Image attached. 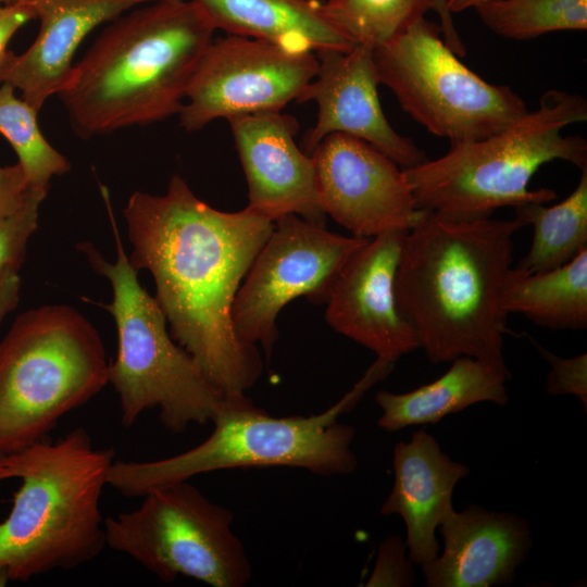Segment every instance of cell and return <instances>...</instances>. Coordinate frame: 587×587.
Returning <instances> with one entry per match:
<instances>
[{
  "label": "cell",
  "mask_w": 587,
  "mask_h": 587,
  "mask_svg": "<svg viewBox=\"0 0 587 587\" xmlns=\"http://www.w3.org/2000/svg\"><path fill=\"white\" fill-rule=\"evenodd\" d=\"M124 217L129 262L152 274L174 339L222 395L245 392L258 380L262 361L255 346L237 337L232 308L274 221L248 207L216 210L179 175L162 196L135 191Z\"/></svg>",
  "instance_id": "cell-1"
},
{
  "label": "cell",
  "mask_w": 587,
  "mask_h": 587,
  "mask_svg": "<svg viewBox=\"0 0 587 587\" xmlns=\"http://www.w3.org/2000/svg\"><path fill=\"white\" fill-rule=\"evenodd\" d=\"M523 226L516 216L463 220L424 211L405 233L395 296L432 363L471 357L510 373L501 292Z\"/></svg>",
  "instance_id": "cell-2"
},
{
  "label": "cell",
  "mask_w": 587,
  "mask_h": 587,
  "mask_svg": "<svg viewBox=\"0 0 587 587\" xmlns=\"http://www.w3.org/2000/svg\"><path fill=\"white\" fill-rule=\"evenodd\" d=\"M215 27L192 0H155L110 22L58 93L84 139L178 114Z\"/></svg>",
  "instance_id": "cell-3"
},
{
  "label": "cell",
  "mask_w": 587,
  "mask_h": 587,
  "mask_svg": "<svg viewBox=\"0 0 587 587\" xmlns=\"http://www.w3.org/2000/svg\"><path fill=\"white\" fill-rule=\"evenodd\" d=\"M113 458L112 449L93 447L83 427L0 454V480H22L0 522V565L11 580L72 570L102 552L100 500Z\"/></svg>",
  "instance_id": "cell-4"
},
{
  "label": "cell",
  "mask_w": 587,
  "mask_h": 587,
  "mask_svg": "<svg viewBox=\"0 0 587 587\" xmlns=\"http://www.w3.org/2000/svg\"><path fill=\"white\" fill-rule=\"evenodd\" d=\"M394 364L376 359L338 402L319 414L276 417L245 392L223 395L214 428L198 446L152 461H114L109 485L125 497L214 471L251 466L301 467L319 475H345L358 466L351 448L354 428L338 422Z\"/></svg>",
  "instance_id": "cell-5"
},
{
  "label": "cell",
  "mask_w": 587,
  "mask_h": 587,
  "mask_svg": "<svg viewBox=\"0 0 587 587\" xmlns=\"http://www.w3.org/2000/svg\"><path fill=\"white\" fill-rule=\"evenodd\" d=\"M586 120L583 96L546 91L535 110L502 130L450 146L442 157L404 170L417 209L469 220L489 217L503 207L554 200L553 190H530L528 184L541 165L554 160L587 165L586 139L562 134Z\"/></svg>",
  "instance_id": "cell-6"
},
{
  "label": "cell",
  "mask_w": 587,
  "mask_h": 587,
  "mask_svg": "<svg viewBox=\"0 0 587 587\" xmlns=\"http://www.w3.org/2000/svg\"><path fill=\"white\" fill-rule=\"evenodd\" d=\"M102 340L76 310L43 305L18 315L0 341V454L45 436L108 384Z\"/></svg>",
  "instance_id": "cell-7"
},
{
  "label": "cell",
  "mask_w": 587,
  "mask_h": 587,
  "mask_svg": "<svg viewBox=\"0 0 587 587\" xmlns=\"http://www.w3.org/2000/svg\"><path fill=\"white\" fill-rule=\"evenodd\" d=\"M103 195L116 260L108 262L89 242L78 248L113 289V300L105 308L115 321L118 342L115 360L109 364L108 383L118 396L122 424L129 427L151 409L159 410L160 421L173 434L184 433L191 424L211 422L223 395L171 338L161 307L140 285L138 271L124 252L108 191Z\"/></svg>",
  "instance_id": "cell-8"
},
{
  "label": "cell",
  "mask_w": 587,
  "mask_h": 587,
  "mask_svg": "<svg viewBox=\"0 0 587 587\" xmlns=\"http://www.w3.org/2000/svg\"><path fill=\"white\" fill-rule=\"evenodd\" d=\"M373 60L378 83L402 110L450 146L491 136L528 111L512 88L466 67L446 45L440 25L424 16L374 48Z\"/></svg>",
  "instance_id": "cell-9"
},
{
  "label": "cell",
  "mask_w": 587,
  "mask_h": 587,
  "mask_svg": "<svg viewBox=\"0 0 587 587\" xmlns=\"http://www.w3.org/2000/svg\"><path fill=\"white\" fill-rule=\"evenodd\" d=\"M133 511L104 519L105 544L165 583L187 576L214 587H242L252 575L234 514L188 480L154 487Z\"/></svg>",
  "instance_id": "cell-10"
},
{
  "label": "cell",
  "mask_w": 587,
  "mask_h": 587,
  "mask_svg": "<svg viewBox=\"0 0 587 587\" xmlns=\"http://www.w3.org/2000/svg\"><path fill=\"white\" fill-rule=\"evenodd\" d=\"M369 239L328 232L296 214L277 218L236 294L232 322L237 337L260 344L270 355L282 309L301 296L326 302L347 260Z\"/></svg>",
  "instance_id": "cell-11"
},
{
  "label": "cell",
  "mask_w": 587,
  "mask_h": 587,
  "mask_svg": "<svg viewBox=\"0 0 587 587\" xmlns=\"http://www.w3.org/2000/svg\"><path fill=\"white\" fill-rule=\"evenodd\" d=\"M319 67L316 54L243 36L213 39L178 115L187 132L217 118L280 111L297 101Z\"/></svg>",
  "instance_id": "cell-12"
},
{
  "label": "cell",
  "mask_w": 587,
  "mask_h": 587,
  "mask_svg": "<svg viewBox=\"0 0 587 587\" xmlns=\"http://www.w3.org/2000/svg\"><path fill=\"white\" fill-rule=\"evenodd\" d=\"M310 155L323 212L354 237L409 230L422 217L404 170L369 142L335 133Z\"/></svg>",
  "instance_id": "cell-13"
},
{
  "label": "cell",
  "mask_w": 587,
  "mask_h": 587,
  "mask_svg": "<svg viewBox=\"0 0 587 587\" xmlns=\"http://www.w3.org/2000/svg\"><path fill=\"white\" fill-rule=\"evenodd\" d=\"M315 54L316 75L297 100L317 105L316 122L304 137L308 154L326 136L339 133L369 142L403 170L428 160L411 138L397 133L387 121L377 93L379 83L372 47L355 45L346 51Z\"/></svg>",
  "instance_id": "cell-14"
},
{
  "label": "cell",
  "mask_w": 587,
  "mask_h": 587,
  "mask_svg": "<svg viewBox=\"0 0 587 587\" xmlns=\"http://www.w3.org/2000/svg\"><path fill=\"white\" fill-rule=\"evenodd\" d=\"M408 230H387L355 250L342 266L326 300V321L364 346L376 359L394 363L420 348L413 327L398 310L395 276Z\"/></svg>",
  "instance_id": "cell-15"
},
{
  "label": "cell",
  "mask_w": 587,
  "mask_h": 587,
  "mask_svg": "<svg viewBox=\"0 0 587 587\" xmlns=\"http://www.w3.org/2000/svg\"><path fill=\"white\" fill-rule=\"evenodd\" d=\"M248 185V208L272 221L296 214L324 225L312 157L295 142L299 125L280 111L227 120Z\"/></svg>",
  "instance_id": "cell-16"
},
{
  "label": "cell",
  "mask_w": 587,
  "mask_h": 587,
  "mask_svg": "<svg viewBox=\"0 0 587 587\" xmlns=\"http://www.w3.org/2000/svg\"><path fill=\"white\" fill-rule=\"evenodd\" d=\"M444 549L421 565L428 587L511 584L533 547L530 526L512 512L470 504L450 510L438 526Z\"/></svg>",
  "instance_id": "cell-17"
},
{
  "label": "cell",
  "mask_w": 587,
  "mask_h": 587,
  "mask_svg": "<svg viewBox=\"0 0 587 587\" xmlns=\"http://www.w3.org/2000/svg\"><path fill=\"white\" fill-rule=\"evenodd\" d=\"M30 5L40 21L38 36L23 53L7 51L0 84L22 92L37 112L66 85L73 57L86 36L104 22L155 0H10Z\"/></svg>",
  "instance_id": "cell-18"
},
{
  "label": "cell",
  "mask_w": 587,
  "mask_h": 587,
  "mask_svg": "<svg viewBox=\"0 0 587 587\" xmlns=\"http://www.w3.org/2000/svg\"><path fill=\"white\" fill-rule=\"evenodd\" d=\"M392 465L394 486L380 513L403 520L409 557L421 566L440 552L435 533L453 509L454 488L470 474V467L452 460L423 428L415 430L409 441L397 442Z\"/></svg>",
  "instance_id": "cell-19"
},
{
  "label": "cell",
  "mask_w": 587,
  "mask_h": 587,
  "mask_svg": "<svg viewBox=\"0 0 587 587\" xmlns=\"http://www.w3.org/2000/svg\"><path fill=\"white\" fill-rule=\"evenodd\" d=\"M511 373L471 357L451 361L439 378L404 394L380 390L375 401L382 410L377 425L386 432L435 424L445 416L479 403L505 405Z\"/></svg>",
  "instance_id": "cell-20"
},
{
  "label": "cell",
  "mask_w": 587,
  "mask_h": 587,
  "mask_svg": "<svg viewBox=\"0 0 587 587\" xmlns=\"http://www.w3.org/2000/svg\"><path fill=\"white\" fill-rule=\"evenodd\" d=\"M215 29L297 51L349 50L355 46L320 12L319 0H192Z\"/></svg>",
  "instance_id": "cell-21"
},
{
  "label": "cell",
  "mask_w": 587,
  "mask_h": 587,
  "mask_svg": "<svg viewBox=\"0 0 587 587\" xmlns=\"http://www.w3.org/2000/svg\"><path fill=\"white\" fill-rule=\"evenodd\" d=\"M501 307L554 330L587 328V248L567 263L545 272L511 267L505 276Z\"/></svg>",
  "instance_id": "cell-22"
},
{
  "label": "cell",
  "mask_w": 587,
  "mask_h": 587,
  "mask_svg": "<svg viewBox=\"0 0 587 587\" xmlns=\"http://www.w3.org/2000/svg\"><path fill=\"white\" fill-rule=\"evenodd\" d=\"M575 189L561 202H528L514 208L525 225L530 224L534 236L527 254L514 268L539 273L559 267L587 248V165L580 168Z\"/></svg>",
  "instance_id": "cell-23"
},
{
  "label": "cell",
  "mask_w": 587,
  "mask_h": 587,
  "mask_svg": "<svg viewBox=\"0 0 587 587\" xmlns=\"http://www.w3.org/2000/svg\"><path fill=\"white\" fill-rule=\"evenodd\" d=\"M433 0H323L322 15L354 45L383 46L432 9Z\"/></svg>",
  "instance_id": "cell-24"
},
{
  "label": "cell",
  "mask_w": 587,
  "mask_h": 587,
  "mask_svg": "<svg viewBox=\"0 0 587 587\" xmlns=\"http://www.w3.org/2000/svg\"><path fill=\"white\" fill-rule=\"evenodd\" d=\"M474 9L487 28L508 39L587 29V0H485Z\"/></svg>",
  "instance_id": "cell-25"
},
{
  "label": "cell",
  "mask_w": 587,
  "mask_h": 587,
  "mask_svg": "<svg viewBox=\"0 0 587 587\" xmlns=\"http://www.w3.org/2000/svg\"><path fill=\"white\" fill-rule=\"evenodd\" d=\"M14 91L0 84V134L14 149L29 187L48 190L51 178L68 172L71 164L43 137L38 112Z\"/></svg>",
  "instance_id": "cell-26"
},
{
  "label": "cell",
  "mask_w": 587,
  "mask_h": 587,
  "mask_svg": "<svg viewBox=\"0 0 587 587\" xmlns=\"http://www.w3.org/2000/svg\"><path fill=\"white\" fill-rule=\"evenodd\" d=\"M48 190L32 188L24 203L12 214L0 220V274L18 271L27 241L38 226L39 208Z\"/></svg>",
  "instance_id": "cell-27"
},
{
  "label": "cell",
  "mask_w": 587,
  "mask_h": 587,
  "mask_svg": "<svg viewBox=\"0 0 587 587\" xmlns=\"http://www.w3.org/2000/svg\"><path fill=\"white\" fill-rule=\"evenodd\" d=\"M407 552L405 540L402 537L394 535L386 538L379 545L375 566L365 586H412L415 579V564Z\"/></svg>",
  "instance_id": "cell-28"
},
{
  "label": "cell",
  "mask_w": 587,
  "mask_h": 587,
  "mask_svg": "<svg viewBox=\"0 0 587 587\" xmlns=\"http://www.w3.org/2000/svg\"><path fill=\"white\" fill-rule=\"evenodd\" d=\"M541 355L550 364V372L546 378V391L549 395L575 396L587 411V354L574 358L558 357L534 341Z\"/></svg>",
  "instance_id": "cell-29"
},
{
  "label": "cell",
  "mask_w": 587,
  "mask_h": 587,
  "mask_svg": "<svg viewBox=\"0 0 587 587\" xmlns=\"http://www.w3.org/2000/svg\"><path fill=\"white\" fill-rule=\"evenodd\" d=\"M29 187L18 163L0 166V220L15 212L26 200Z\"/></svg>",
  "instance_id": "cell-30"
},
{
  "label": "cell",
  "mask_w": 587,
  "mask_h": 587,
  "mask_svg": "<svg viewBox=\"0 0 587 587\" xmlns=\"http://www.w3.org/2000/svg\"><path fill=\"white\" fill-rule=\"evenodd\" d=\"M36 18L30 5L21 1L0 3V62L13 35L28 21Z\"/></svg>",
  "instance_id": "cell-31"
},
{
  "label": "cell",
  "mask_w": 587,
  "mask_h": 587,
  "mask_svg": "<svg viewBox=\"0 0 587 587\" xmlns=\"http://www.w3.org/2000/svg\"><path fill=\"white\" fill-rule=\"evenodd\" d=\"M433 10L440 18L441 35L446 45L459 57H464L466 49L453 24L452 14L447 8V0H433Z\"/></svg>",
  "instance_id": "cell-32"
},
{
  "label": "cell",
  "mask_w": 587,
  "mask_h": 587,
  "mask_svg": "<svg viewBox=\"0 0 587 587\" xmlns=\"http://www.w3.org/2000/svg\"><path fill=\"white\" fill-rule=\"evenodd\" d=\"M21 278L18 271L8 270L0 274V323L16 308L20 300Z\"/></svg>",
  "instance_id": "cell-33"
},
{
  "label": "cell",
  "mask_w": 587,
  "mask_h": 587,
  "mask_svg": "<svg viewBox=\"0 0 587 587\" xmlns=\"http://www.w3.org/2000/svg\"><path fill=\"white\" fill-rule=\"evenodd\" d=\"M483 1L485 0H447V8L451 14L459 13L467 9H474Z\"/></svg>",
  "instance_id": "cell-34"
},
{
  "label": "cell",
  "mask_w": 587,
  "mask_h": 587,
  "mask_svg": "<svg viewBox=\"0 0 587 587\" xmlns=\"http://www.w3.org/2000/svg\"><path fill=\"white\" fill-rule=\"evenodd\" d=\"M9 580H11L9 570L5 566L0 565V587L5 586Z\"/></svg>",
  "instance_id": "cell-35"
},
{
  "label": "cell",
  "mask_w": 587,
  "mask_h": 587,
  "mask_svg": "<svg viewBox=\"0 0 587 587\" xmlns=\"http://www.w3.org/2000/svg\"><path fill=\"white\" fill-rule=\"evenodd\" d=\"M10 0H0V3H8Z\"/></svg>",
  "instance_id": "cell-36"
},
{
  "label": "cell",
  "mask_w": 587,
  "mask_h": 587,
  "mask_svg": "<svg viewBox=\"0 0 587 587\" xmlns=\"http://www.w3.org/2000/svg\"><path fill=\"white\" fill-rule=\"evenodd\" d=\"M319 1H323V0H319Z\"/></svg>",
  "instance_id": "cell-37"
}]
</instances>
